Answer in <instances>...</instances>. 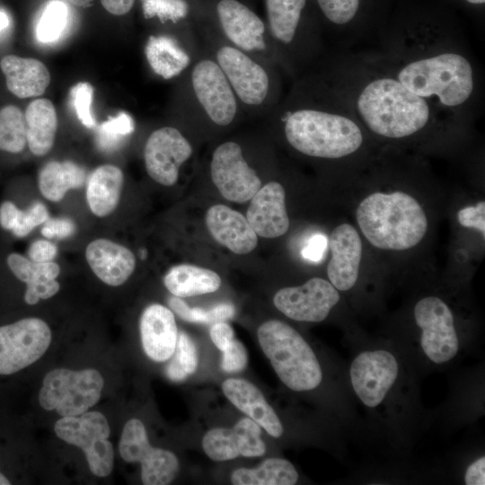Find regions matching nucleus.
<instances>
[{
    "mask_svg": "<svg viewBox=\"0 0 485 485\" xmlns=\"http://www.w3.org/2000/svg\"><path fill=\"white\" fill-rule=\"evenodd\" d=\"M459 224L463 227L478 230L485 236V201H479L474 206L465 207L457 214Z\"/></svg>",
    "mask_w": 485,
    "mask_h": 485,
    "instance_id": "obj_43",
    "label": "nucleus"
},
{
    "mask_svg": "<svg viewBox=\"0 0 485 485\" xmlns=\"http://www.w3.org/2000/svg\"><path fill=\"white\" fill-rule=\"evenodd\" d=\"M145 51L152 69L164 79L178 75L190 62L188 54L165 36H150Z\"/></svg>",
    "mask_w": 485,
    "mask_h": 485,
    "instance_id": "obj_33",
    "label": "nucleus"
},
{
    "mask_svg": "<svg viewBox=\"0 0 485 485\" xmlns=\"http://www.w3.org/2000/svg\"><path fill=\"white\" fill-rule=\"evenodd\" d=\"M222 391L238 410L269 436L276 438L282 436L284 428L278 416L253 384L245 379L229 378L223 382Z\"/></svg>",
    "mask_w": 485,
    "mask_h": 485,
    "instance_id": "obj_23",
    "label": "nucleus"
},
{
    "mask_svg": "<svg viewBox=\"0 0 485 485\" xmlns=\"http://www.w3.org/2000/svg\"><path fill=\"white\" fill-rule=\"evenodd\" d=\"M414 318L421 331L420 345L428 358L435 364L453 359L459 350V339L447 304L437 296H426L416 304Z\"/></svg>",
    "mask_w": 485,
    "mask_h": 485,
    "instance_id": "obj_10",
    "label": "nucleus"
},
{
    "mask_svg": "<svg viewBox=\"0 0 485 485\" xmlns=\"http://www.w3.org/2000/svg\"><path fill=\"white\" fill-rule=\"evenodd\" d=\"M85 258L93 273L112 287L124 284L136 267L133 252L108 239L91 242L86 247Z\"/></svg>",
    "mask_w": 485,
    "mask_h": 485,
    "instance_id": "obj_24",
    "label": "nucleus"
},
{
    "mask_svg": "<svg viewBox=\"0 0 485 485\" xmlns=\"http://www.w3.org/2000/svg\"><path fill=\"white\" fill-rule=\"evenodd\" d=\"M329 246L331 257L327 275L332 286L340 291L351 289L357 281L362 258V242L357 230L348 223L331 232Z\"/></svg>",
    "mask_w": 485,
    "mask_h": 485,
    "instance_id": "obj_18",
    "label": "nucleus"
},
{
    "mask_svg": "<svg viewBox=\"0 0 485 485\" xmlns=\"http://www.w3.org/2000/svg\"><path fill=\"white\" fill-rule=\"evenodd\" d=\"M9 480L0 472V485H9Z\"/></svg>",
    "mask_w": 485,
    "mask_h": 485,
    "instance_id": "obj_53",
    "label": "nucleus"
},
{
    "mask_svg": "<svg viewBox=\"0 0 485 485\" xmlns=\"http://www.w3.org/2000/svg\"><path fill=\"white\" fill-rule=\"evenodd\" d=\"M467 485L485 484V457L481 456L469 465L464 474Z\"/></svg>",
    "mask_w": 485,
    "mask_h": 485,
    "instance_id": "obj_48",
    "label": "nucleus"
},
{
    "mask_svg": "<svg viewBox=\"0 0 485 485\" xmlns=\"http://www.w3.org/2000/svg\"><path fill=\"white\" fill-rule=\"evenodd\" d=\"M210 170L214 184L227 200L244 203L261 187L260 179L248 165L235 142H225L216 147Z\"/></svg>",
    "mask_w": 485,
    "mask_h": 485,
    "instance_id": "obj_11",
    "label": "nucleus"
},
{
    "mask_svg": "<svg viewBox=\"0 0 485 485\" xmlns=\"http://www.w3.org/2000/svg\"><path fill=\"white\" fill-rule=\"evenodd\" d=\"M119 451L124 461L141 464V481L145 485L169 484L179 472L177 456L171 451L152 446L143 422L137 419H131L124 425Z\"/></svg>",
    "mask_w": 485,
    "mask_h": 485,
    "instance_id": "obj_8",
    "label": "nucleus"
},
{
    "mask_svg": "<svg viewBox=\"0 0 485 485\" xmlns=\"http://www.w3.org/2000/svg\"><path fill=\"white\" fill-rule=\"evenodd\" d=\"M172 356L173 358L166 367V375L171 381H184L196 371L198 363L197 348L183 331L178 335Z\"/></svg>",
    "mask_w": 485,
    "mask_h": 485,
    "instance_id": "obj_35",
    "label": "nucleus"
},
{
    "mask_svg": "<svg viewBox=\"0 0 485 485\" xmlns=\"http://www.w3.org/2000/svg\"><path fill=\"white\" fill-rule=\"evenodd\" d=\"M212 237L236 254H247L258 244V237L246 217L225 205H215L206 214Z\"/></svg>",
    "mask_w": 485,
    "mask_h": 485,
    "instance_id": "obj_22",
    "label": "nucleus"
},
{
    "mask_svg": "<svg viewBox=\"0 0 485 485\" xmlns=\"http://www.w3.org/2000/svg\"><path fill=\"white\" fill-rule=\"evenodd\" d=\"M234 485H293L298 481L295 466L283 458H269L256 468H239L231 474Z\"/></svg>",
    "mask_w": 485,
    "mask_h": 485,
    "instance_id": "obj_32",
    "label": "nucleus"
},
{
    "mask_svg": "<svg viewBox=\"0 0 485 485\" xmlns=\"http://www.w3.org/2000/svg\"><path fill=\"white\" fill-rule=\"evenodd\" d=\"M57 253V246L47 240H37L33 242L28 250L29 259L34 262L52 261Z\"/></svg>",
    "mask_w": 485,
    "mask_h": 485,
    "instance_id": "obj_45",
    "label": "nucleus"
},
{
    "mask_svg": "<svg viewBox=\"0 0 485 485\" xmlns=\"http://www.w3.org/2000/svg\"><path fill=\"white\" fill-rule=\"evenodd\" d=\"M191 154L190 144L178 129L158 128L149 136L145 146L146 172L156 182L172 186L178 180L180 167Z\"/></svg>",
    "mask_w": 485,
    "mask_h": 485,
    "instance_id": "obj_15",
    "label": "nucleus"
},
{
    "mask_svg": "<svg viewBox=\"0 0 485 485\" xmlns=\"http://www.w3.org/2000/svg\"><path fill=\"white\" fill-rule=\"evenodd\" d=\"M395 357L384 349L364 351L350 365V380L355 393L368 408H375L385 398L398 375Z\"/></svg>",
    "mask_w": 485,
    "mask_h": 485,
    "instance_id": "obj_13",
    "label": "nucleus"
},
{
    "mask_svg": "<svg viewBox=\"0 0 485 485\" xmlns=\"http://www.w3.org/2000/svg\"><path fill=\"white\" fill-rule=\"evenodd\" d=\"M216 12L224 33L237 48L244 51L265 48V23L244 3L240 0H219Z\"/></svg>",
    "mask_w": 485,
    "mask_h": 485,
    "instance_id": "obj_19",
    "label": "nucleus"
},
{
    "mask_svg": "<svg viewBox=\"0 0 485 485\" xmlns=\"http://www.w3.org/2000/svg\"><path fill=\"white\" fill-rule=\"evenodd\" d=\"M52 335L46 322L29 317L0 327V375L14 374L39 360Z\"/></svg>",
    "mask_w": 485,
    "mask_h": 485,
    "instance_id": "obj_9",
    "label": "nucleus"
},
{
    "mask_svg": "<svg viewBox=\"0 0 485 485\" xmlns=\"http://www.w3.org/2000/svg\"><path fill=\"white\" fill-rule=\"evenodd\" d=\"M48 218L46 207L41 202L33 203L26 210L18 209L13 229L17 237L28 235L32 229L43 224Z\"/></svg>",
    "mask_w": 485,
    "mask_h": 485,
    "instance_id": "obj_41",
    "label": "nucleus"
},
{
    "mask_svg": "<svg viewBox=\"0 0 485 485\" xmlns=\"http://www.w3.org/2000/svg\"><path fill=\"white\" fill-rule=\"evenodd\" d=\"M259 344L280 381L296 392L313 390L322 380L316 355L305 340L279 320L263 322L257 330Z\"/></svg>",
    "mask_w": 485,
    "mask_h": 485,
    "instance_id": "obj_5",
    "label": "nucleus"
},
{
    "mask_svg": "<svg viewBox=\"0 0 485 485\" xmlns=\"http://www.w3.org/2000/svg\"><path fill=\"white\" fill-rule=\"evenodd\" d=\"M85 180V170L77 163L50 161L40 171L38 185L44 198L59 201L69 190L81 188Z\"/></svg>",
    "mask_w": 485,
    "mask_h": 485,
    "instance_id": "obj_30",
    "label": "nucleus"
},
{
    "mask_svg": "<svg viewBox=\"0 0 485 485\" xmlns=\"http://www.w3.org/2000/svg\"><path fill=\"white\" fill-rule=\"evenodd\" d=\"M191 83L196 98L209 119L219 126L229 125L236 114V99L218 64L210 59L197 63Z\"/></svg>",
    "mask_w": 485,
    "mask_h": 485,
    "instance_id": "obj_14",
    "label": "nucleus"
},
{
    "mask_svg": "<svg viewBox=\"0 0 485 485\" xmlns=\"http://www.w3.org/2000/svg\"><path fill=\"white\" fill-rule=\"evenodd\" d=\"M288 144L311 157L337 160L358 152L364 143L360 123L344 101L342 109L300 108L284 120Z\"/></svg>",
    "mask_w": 485,
    "mask_h": 485,
    "instance_id": "obj_3",
    "label": "nucleus"
},
{
    "mask_svg": "<svg viewBox=\"0 0 485 485\" xmlns=\"http://www.w3.org/2000/svg\"><path fill=\"white\" fill-rule=\"evenodd\" d=\"M133 130L132 118L126 112H120L100 125L96 134V143L101 149L111 151L117 148L123 138Z\"/></svg>",
    "mask_w": 485,
    "mask_h": 485,
    "instance_id": "obj_38",
    "label": "nucleus"
},
{
    "mask_svg": "<svg viewBox=\"0 0 485 485\" xmlns=\"http://www.w3.org/2000/svg\"><path fill=\"white\" fill-rule=\"evenodd\" d=\"M217 64L234 93L249 105H259L266 99L269 78L265 69L242 50L224 46L216 53Z\"/></svg>",
    "mask_w": 485,
    "mask_h": 485,
    "instance_id": "obj_17",
    "label": "nucleus"
},
{
    "mask_svg": "<svg viewBox=\"0 0 485 485\" xmlns=\"http://www.w3.org/2000/svg\"><path fill=\"white\" fill-rule=\"evenodd\" d=\"M6 87L18 98L40 96L50 83L48 67L40 60L6 55L0 61Z\"/></svg>",
    "mask_w": 485,
    "mask_h": 485,
    "instance_id": "obj_26",
    "label": "nucleus"
},
{
    "mask_svg": "<svg viewBox=\"0 0 485 485\" xmlns=\"http://www.w3.org/2000/svg\"><path fill=\"white\" fill-rule=\"evenodd\" d=\"M139 330L143 349L150 359L163 362L172 357L178 329L169 308L159 304L148 305L141 314Z\"/></svg>",
    "mask_w": 485,
    "mask_h": 485,
    "instance_id": "obj_21",
    "label": "nucleus"
},
{
    "mask_svg": "<svg viewBox=\"0 0 485 485\" xmlns=\"http://www.w3.org/2000/svg\"><path fill=\"white\" fill-rule=\"evenodd\" d=\"M18 207L11 201H4L0 206V225L11 231L13 227Z\"/></svg>",
    "mask_w": 485,
    "mask_h": 485,
    "instance_id": "obj_49",
    "label": "nucleus"
},
{
    "mask_svg": "<svg viewBox=\"0 0 485 485\" xmlns=\"http://www.w3.org/2000/svg\"><path fill=\"white\" fill-rule=\"evenodd\" d=\"M327 240L322 234L312 236L302 251L303 256L312 261H318L322 259Z\"/></svg>",
    "mask_w": 485,
    "mask_h": 485,
    "instance_id": "obj_47",
    "label": "nucleus"
},
{
    "mask_svg": "<svg viewBox=\"0 0 485 485\" xmlns=\"http://www.w3.org/2000/svg\"><path fill=\"white\" fill-rule=\"evenodd\" d=\"M24 119L30 151L38 156L48 154L53 147L57 128L54 104L44 98L34 100L27 107Z\"/></svg>",
    "mask_w": 485,
    "mask_h": 485,
    "instance_id": "obj_28",
    "label": "nucleus"
},
{
    "mask_svg": "<svg viewBox=\"0 0 485 485\" xmlns=\"http://www.w3.org/2000/svg\"><path fill=\"white\" fill-rule=\"evenodd\" d=\"M124 183L122 171L103 164L93 171L86 187V200L91 211L99 217L111 214L117 207Z\"/></svg>",
    "mask_w": 485,
    "mask_h": 485,
    "instance_id": "obj_27",
    "label": "nucleus"
},
{
    "mask_svg": "<svg viewBox=\"0 0 485 485\" xmlns=\"http://www.w3.org/2000/svg\"><path fill=\"white\" fill-rule=\"evenodd\" d=\"M9 25V18L5 13L0 11V31Z\"/></svg>",
    "mask_w": 485,
    "mask_h": 485,
    "instance_id": "obj_52",
    "label": "nucleus"
},
{
    "mask_svg": "<svg viewBox=\"0 0 485 485\" xmlns=\"http://www.w3.org/2000/svg\"><path fill=\"white\" fill-rule=\"evenodd\" d=\"M221 368L226 373H239L248 364V353L244 345L234 339L222 351Z\"/></svg>",
    "mask_w": 485,
    "mask_h": 485,
    "instance_id": "obj_42",
    "label": "nucleus"
},
{
    "mask_svg": "<svg viewBox=\"0 0 485 485\" xmlns=\"http://www.w3.org/2000/svg\"><path fill=\"white\" fill-rule=\"evenodd\" d=\"M103 8L113 15H124L133 7L135 0H101Z\"/></svg>",
    "mask_w": 485,
    "mask_h": 485,
    "instance_id": "obj_50",
    "label": "nucleus"
},
{
    "mask_svg": "<svg viewBox=\"0 0 485 485\" xmlns=\"http://www.w3.org/2000/svg\"><path fill=\"white\" fill-rule=\"evenodd\" d=\"M388 72L411 93L438 108L454 110L472 98L475 74L471 61L453 49L419 52L397 58Z\"/></svg>",
    "mask_w": 485,
    "mask_h": 485,
    "instance_id": "obj_2",
    "label": "nucleus"
},
{
    "mask_svg": "<svg viewBox=\"0 0 485 485\" xmlns=\"http://www.w3.org/2000/svg\"><path fill=\"white\" fill-rule=\"evenodd\" d=\"M170 308L182 320L189 322L210 323L224 322L234 315V307L230 304H219L208 310L190 307L178 296L168 299Z\"/></svg>",
    "mask_w": 485,
    "mask_h": 485,
    "instance_id": "obj_36",
    "label": "nucleus"
},
{
    "mask_svg": "<svg viewBox=\"0 0 485 485\" xmlns=\"http://www.w3.org/2000/svg\"><path fill=\"white\" fill-rule=\"evenodd\" d=\"M66 1L75 6L87 7L91 5L94 0H66Z\"/></svg>",
    "mask_w": 485,
    "mask_h": 485,
    "instance_id": "obj_51",
    "label": "nucleus"
},
{
    "mask_svg": "<svg viewBox=\"0 0 485 485\" xmlns=\"http://www.w3.org/2000/svg\"><path fill=\"white\" fill-rule=\"evenodd\" d=\"M7 264L13 275L26 284L24 301L28 304H36L40 299H48L58 292L60 285L56 278L60 268L57 263L34 262L13 252L7 257Z\"/></svg>",
    "mask_w": 485,
    "mask_h": 485,
    "instance_id": "obj_25",
    "label": "nucleus"
},
{
    "mask_svg": "<svg viewBox=\"0 0 485 485\" xmlns=\"http://www.w3.org/2000/svg\"><path fill=\"white\" fill-rule=\"evenodd\" d=\"M163 284L173 295L190 297L216 291L221 285V278L211 269L181 264L168 270Z\"/></svg>",
    "mask_w": 485,
    "mask_h": 485,
    "instance_id": "obj_29",
    "label": "nucleus"
},
{
    "mask_svg": "<svg viewBox=\"0 0 485 485\" xmlns=\"http://www.w3.org/2000/svg\"><path fill=\"white\" fill-rule=\"evenodd\" d=\"M201 444L205 454L217 462L239 456L260 457L266 452L261 428L249 417L239 419L231 428H215L208 430Z\"/></svg>",
    "mask_w": 485,
    "mask_h": 485,
    "instance_id": "obj_16",
    "label": "nucleus"
},
{
    "mask_svg": "<svg viewBox=\"0 0 485 485\" xmlns=\"http://www.w3.org/2000/svg\"><path fill=\"white\" fill-rule=\"evenodd\" d=\"M27 145L24 114L14 105L0 110V150L17 154Z\"/></svg>",
    "mask_w": 485,
    "mask_h": 485,
    "instance_id": "obj_34",
    "label": "nucleus"
},
{
    "mask_svg": "<svg viewBox=\"0 0 485 485\" xmlns=\"http://www.w3.org/2000/svg\"><path fill=\"white\" fill-rule=\"evenodd\" d=\"M285 199V190L277 181L265 184L252 196L246 219L257 235L277 238L287 232L289 218Z\"/></svg>",
    "mask_w": 485,
    "mask_h": 485,
    "instance_id": "obj_20",
    "label": "nucleus"
},
{
    "mask_svg": "<svg viewBox=\"0 0 485 485\" xmlns=\"http://www.w3.org/2000/svg\"><path fill=\"white\" fill-rule=\"evenodd\" d=\"M103 385L104 380L95 369L56 368L43 378L39 403L61 417L79 416L99 401Z\"/></svg>",
    "mask_w": 485,
    "mask_h": 485,
    "instance_id": "obj_6",
    "label": "nucleus"
},
{
    "mask_svg": "<svg viewBox=\"0 0 485 485\" xmlns=\"http://www.w3.org/2000/svg\"><path fill=\"white\" fill-rule=\"evenodd\" d=\"M343 90V101L361 126L387 140L410 138L435 121L436 106L403 86L390 72L356 78Z\"/></svg>",
    "mask_w": 485,
    "mask_h": 485,
    "instance_id": "obj_1",
    "label": "nucleus"
},
{
    "mask_svg": "<svg viewBox=\"0 0 485 485\" xmlns=\"http://www.w3.org/2000/svg\"><path fill=\"white\" fill-rule=\"evenodd\" d=\"M356 218L375 247L405 251L418 245L428 231V218L419 201L402 191L374 192L357 206Z\"/></svg>",
    "mask_w": 485,
    "mask_h": 485,
    "instance_id": "obj_4",
    "label": "nucleus"
},
{
    "mask_svg": "<svg viewBox=\"0 0 485 485\" xmlns=\"http://www.w3.org/2000/svg\"><path fill=\"white\" fill-rule=\"evenodd\" d=\"M41 228V234L47 238H66L75 232V223L68 218H48Z\"/></svg>",
    "mask_w": 485,
    "mask_h": 485,
    "instance_id": "obj_44",
    "label": "nucleus"
},
{
    "mask_svg": "<svg viewBox=\"0 0 485 485\" xmlns=\"http://www.w3.org/2000/svg\"><path fill=\"white\" fill-rule=\"evenodd\" d=\"M306 4L307 0H265L269 29L276 40L284 45L295 40Z\"/></svg>",
    "mask_w": 485,
    "mask_h": 485,
    "instance_id": "obj_31",
    "label": "nucleus"
},
{
    "mask_svg": "<svg viewBox=\"0 0 485 485\" xmlns=\"http://www.w3.org/2000/svg\"><path fill=\"white\" fill-rule=\"evenodd\" d=\"M209 335L212 342L220 351H223L234 339L233 328L225 322H215Z\"/></svg>",
    "mask_w": 485,
    "mask_h": 485,
    "instance_id": "obj_46",
    "label": "nucleus"
},
{
    "mask_svg": "<svg viewBox=\"0 0 485 485\" xmlns=\"http://www.w3.org/2000/svg\"><path fill=\"white\" fill-rule=\"evenodd\" d=\"M54 430L61 440L82 449L93 474H110L114 450L108 439L110 429L103 414L87 410L79 416L62 417L55 423Z\"/></svg>",
    "mask_w": 485,
    "mask_h": 485,
    "instance_id": "obj_7",
    "label": "nucleus"
},
{
    "mask_svg": "<svg viewBox=\"0 0 485 485\" xmlns=\"http://www.w3.org/2000/svg\"><path fill=\"white\" fill-rule=\"evenodd\" d=\"M70 101L78 120L84 127L91 128L95 126L92 114L93 87L86 82L75 84L69 93Z\"/></svg>",
    "mask_w": 485,
    "mask_h": 485,
    "instance_id": "obj_40",
    "label": "nucleus"
},
{
    "mask_svg": "<svg viewBox=\"0 0 485 485\" xmlns=\"http://www.w3.org/2000/svg\"><path fill=\"white\" fill-rule=\"evenodd\" d=\"M361 0H316L323 16L332 24L346 26L359 12Z\"/></svg>",
    "mask_w": 485,
    "mask_h": 485,
    "instance_id": "obj_39",
    "label": "nucleus"
},
{
    "mask_svg": "<svg viewBox=\"0 0 485 485\" xmlns=\"http://www.w3.org/2000/svg\"><path fill=\"white\" fill-rule=\"evenodd\" d=\"M68 22L67 5L61 1H51L45 7L36 28L39 41L50 43L56 41Z\"/></svg>",
    "mask_w": 485,
    "mask_h": 485,
    "instance_id": "obj_37",
    "label": "nucleus"
},
{
    "mask_svg": "<svg viewBox=\"0 0 485 485\" xmlns=\"http://www.w3.org/2000/svg\"><path fill=\"white\" fill-rule=\"evenodd\" d=\"M467 3L471 4H484L485 0H465Z\"/></svg>",
    "mask_w": 485,
    "mask_h": 485,
    "instance_id": "obj_54",
    "label": "nucleus"
},
{
    "mask_svg": "<svg viewBox=\"0 0 485 485\" xmlns=\"http://www.w3.org/2000/svg\"><path fill=\"white\" fill-rule=\"evenodd\" d=\"M339 291L322 278H312L298 287L279 289L273 297L276 308L287 317L307 322L327 318L340 301Z\"/></svg>",
    "mask_w": 485,
    "mask_h": 485,
    "instance_id": "obj_12",
    "label": "nucleus"
}]
</instances>
